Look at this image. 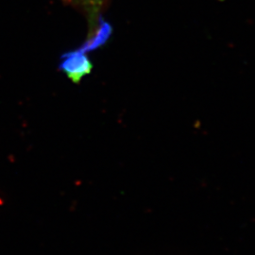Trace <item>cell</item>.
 Segmentation results:
<instances>
[{
  "label": "cell",
  "mask_w": 255,
  "mask_h": 255,
  "mask_svg": "<svg viewBox=\"0 0 255 255\" xmlns=\"http://www.w3.org/2000/svg\"><path fill=\"white\" fill-rule=\"evenodd\" d=\"M74 9H78L87 19L88 37L96 34L101 27V15L105 9L107 0H65Z\"/></svg>",
  "instance_id": "7a4b0ae2"
},
{
  "label": "cell",
  "mask_w": 255,
  "mask_h": 255,
  "mask_svg": "<svg viewBox=\"0 0 255 255\" xmlns=\"http://www.w3.org/2000/svg\"><path fill=\"white\" fill-rule=\"evenodd\" d=\"M61 59L59 69L75 84H79L83 77L91 73L93 64L85 52L79 48L64 53Z\"/></svg>",
  "instance_id": "6da1fadb"
}]
</instances>
